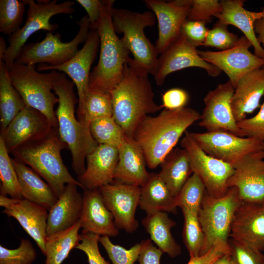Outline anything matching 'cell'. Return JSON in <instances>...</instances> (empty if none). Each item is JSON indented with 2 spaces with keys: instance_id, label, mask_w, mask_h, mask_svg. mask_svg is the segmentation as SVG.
<instances>
[{
  "instance_id": "51",
  "label": "cell",
  "mask_w": 264,
  "mask_h": 264,
  "mask_svg": "<svg viewBox=\"0 0 264 264\" xmlns=\"http://www.w3.org/2000/svg\"><path fill=\"white\" fill-rule=\"evenodd\" d=\"M141 248L138 258L139 264H160L161 257L164 253L154 246L151 240L142 241Z\"/></svg>"
},
{
  "instance_id": "42",
  "label": "cell",
  "mask_w": 264,
  "mask_h": 264,
  "mask_svg": "<svg viewBox=\"0 0 264 264\" xmlns=\"http://www.w3.org/2000/svg\"><path fill=\"white\" fill-rule=\"evenodd\" d=\"M36 257L35 249L28 239H21L19 246L15 249L0 245V264H31Z\"/></svg>"
},
{
  "instance_id": "32",
  "label": "cell",
  "mask_w": 264,
  "mask_h": 264,
  "mask_svg": "<svg viewBox=\"0 0 264 264\" xmlns=\"http://www.w3.org/2000/svg\"><path fill=\"white\" fill-rule=\"evenodd\" d=\"M158 173L172 194L176 197L193 174L187 151L183 148H174L161 164Z\"/></svg>"
},
{
  "instance_id": "44",
  "label": "cell",
  "mask_w": 264,
  "mask_h": 264,
  "mask_svg": "<svg viewBox=\"0 0 264 264\" xmlns=\"http://www.w3.org/2000/svg\"><path fill=\"white\" fill-rule=\"evenodd\" d=\"M230 254L235 264H264V255L242 241L228 240Z\"/></svg>"
},
{
  "instance_id": "16",
  "label": "cell",
  "mask_w": 264,
  "mask_h": 264,
  "mask_svg": "<svg viewBox=\"0 0 264 264\" xmlns=\"http://www.w3.org/2000/svg\"><path fill=\"white\" fill-rule=\"evenodd\" d=\"M197 67L204 69L212 77H217L221 71L204 60L196 48L180 34L158 58L153 75L156 84L162 85L168 75L184 68Z\"/></svg>"
},
{
  "instance_id": "7",
  "label": "cell",
  "mask_w": 264,
  "mask_h": 264,
  "mask_svg": "<svg viewBox=\"0 0 264 264\" xmlns=\"http://www.w3.org/2000/svg\"><path fill=\"white\" fill-rule=\"evenodd\" d=\"M13 86L22 98L26 106L32 108L43 114L55 129H58V121L54 108L59 99L53 93L54 80L57 70L42 73L35 66H28L14 63L7 67Z\"/></svg>"
},
{
  "instance_id": "41",
  "label": "cell",
  "mask_w": 264,
  "mask_h": 264,
  "mask_svg": "<svg viewBox=\"0 0 264 264\" xmlns=\"http://www.w3.org/2000/svg\"><path fill=\"white\" fill-rule=\"evenodd\" d=\"M99 241L105 248L112 264H134L138 260L141 243H138L126 249L113 243L109 236H100Z\"/></svg>"
},
{
  "instance_id": "17",
  "label": "cell",
  "mask_w": 264,
  "mask_h": 264,
  "mask_svg": "<svg viewBox=\"0 0 264 264\" xmlns=\"http://www.w3.org/2000/svg\"><path fill=\"white\" fill-rule=\"evenodd\" d=\"M227 186L237 189L242 202L264 204V151L251 153L238 163Z\"/></svg>"
},
{
  "instance_id": "22",
  "label": "cell",
  "mask_w": 264,
  "mask_h": 264,
  "mask_svg": "<svg viewBox=\"0 0 264 264\" xmlns=\"http://www.w3.org/2000/svg\"><path fill=\"white\" fill-rule=\"evenodd\" d=\"M229 238L264 251V204L242 202L235 213Z\"/></svg>"
},
{
  "instance_id": "45",
  "label": "cell",
  "mask_w": 264,
  "mask_h": 264,
  "mask_svg": "<svg viewBox=\"0 0 264 264\" xmlns=\"http://www.w3.org/2000/svg\"><path fill=\"white\" fill-rule=\"evenodd\" d=\"M220 2L218 0H192L187 19L206 22L221 10Z\"/></svg>"
},
{
  "instance_id": "27",
  "label": "cell",
  "mask_w": 264,
  "mask_h": 264,
  "mask_svg": "<svg viewBox=\"0 0 264 264\" xmlns=\"http://www.w3.org/2000/svg\"><path fill=\"white\" fill-rule=\"evenodd\" d=\"M78 187L73 184H67L63 193L49 210L47 236L66 230L79 220L83 195L78 192Z\"/></svg>"
},
{
  "instance_id": "1",
  "label": "cell",
  "mask_w": 264,
  "mask_h": 264,
  "mask_svg": "<svg viewBox=\"0 0 264 264\" xmlns=\"http://www.w3.org/2000/svg\"><path fill=\"white\" fill-rule=\"evenodd\" d=\"M196 110L184 107L163 109L157 115L146 116L137 127L132 138L141 149L151 169L160 165L188 128L199 120Z\"/></svg>"
},
{
  "instance_id": "35",
  "label": "cell",
  "mask_w": 264,
  "mask_h": 264,
  "mask_svg": "<svg viewBox=\"0 0 264 264\" xmlns=\"http://www.w3.org/2000/svg\"><path fill=\"white\" fill-rule=\"evenodd\" d=\"M78 119L88 130L93 121L113 116V107L110 92L89 88L82 105L77 110Z\"/></svg>"
},
{
  "instance_id": "36",
  "label": "cell",
  "mask_w": 264,
  "mask_h": 264,
  "mask_svg": "<svg viewBox=\"0 0 264 264\" xmlns=\"http://www.w3.org/2000/svg\"><path fill=\"white\" fill-rule=\"evenodd\" d=\"M4 140L0 136V195H9L13 198H23L18 176Z\"/></svg>"
},
{
  "instance_id": "49",
  "label": "cell",
  "mask_w": 264,
  "mask_h": 264,
  "mask_svg": "<svg viewBox=\"0 0 264 264\" xmlns=\"http://www.w3.org/2000/svg\"><path fill=\"white\" fill-rule=\"evenodd\" d=\"M230 253L228 242L218 240L204 254L191 257L187 264H212L224 254Z\"/></svg>"
},
{
  "instance_id": "28",
  "label": "cell",
  "mask_w": 264,
  "mask_h": 264,
  "mask_svg": "<svg viewBox=\"0 0 264 264\" xmlns=\"http://www.w3.org/2000/svg\"><path fill=\"white\" fill-rule=\"evenodd\" d=\"M221 10L215 15L222 24L232 25L239 28L250 42L254 54L264 59V48L259 43L254 30L256 21L264 17V10L253 12L245 9L242 0H220Z\"/></svg>"
},
{
  "instance_id": "50",
  "label": "cell",
  "mask_w": 264,
  "mask_h": 264,
  "mask_svg": "<svg viewBox=\"0 0 264 264\" xmlns=\"http://www.w3.org/2000/svg\"><path fill=\"white\" fill-rule=\"evenodd\" d=\"M189 99V95L184 89L178 88H172L162 94L161 106L164 109L178 110L185 107Z\"/></svg>"
},
{
  "instance_id": "20",
  "label": "cell",
  "mask_w": 264,
  "mask_h": 264,
  "mask_svg": "<svg viewBox=\"0 0 264 264\" xmlns=\"http://www.w3.org/2000/svg\"><path fill=\"white\" fill-rule=\"evenodd\" d=\"M54 128L48 119L38 110L25 106L0 133L8 152L39 139Z\"/></svg>"
},
{
  "instance_id": "48",
  "label": "cell",
  "mask_w": 264,
  "mask_h": 264,
  "mask_svg": "<svg viewBox=\"0 0 264 264\" xmlns=\"http://www.w3.org/2000/svg\"><path fill=\"white\" fill-rule=\"evenodd\" d=\"M246 136L255 138L264 143V101L258 113L254 116L237 122Z\"/></svg>"
},
{
  "instance_id": "4",
  "label": "cell",
  "mask_w": 264,
  "mask_h": 264,
  "mask_svg": "<svg viewBox=\"0 0 264 264\" xmlns=\"http://www.w3.org/2000/svg\"><path fill=\"white\" fill-rule=\"evenodd\" d=\"M114 0H102L96 30L100 39V55L90 72L89 88L110 92L121 80L124 68L130 59V51L113 28L111 11Z\"/></svg>"
},
{
  "instance_id": "29",
  "label": "cell",
  "mask_w": 264,
  "mask_h": 264,
  "mask_svg": "<svg viewBox=\"0 0 264 264\" xmlns=\"http://www.w3.org/2000/svg\"><path fill=\"white\" fill-rule=\"evenodd\" d=\"M23 198L34 202L47 211L58 198L47 182L32 169L16 158H12Z\"/></svg>"
},
{
  "instance_id": "26",
  "label": "cell",
  "mask_w": 264,
  "mask_h": 264,
  "mask_svg": "<svg viewBox=\"0 0 264 264\" xmlns=\"http://www.w3.org/2000/svg\"><path fill=\"white\" fill-rule=\"evenodd\" d=\"M264 96V66L255 69L240 79L231 99L233 115L238 122L260 106Z\"/></svg>"
},
{
  "instance_id": "31",
  "label": "cell",
  "mask_w": 264,
  "mask_h": 264,
  "mask_svg": "<svg viewBox=\"0 0 264 264\" xmlns=\"http://www.w3.org/2000/svg\"><path fill=\"white\" fill-rule=\"evenodd\" d=\"M142 224L153 242L163 253L175 258L181 253V248L172 236L171 228L175 221L165 212L147 214Z\"/></svg>"
},
{
  "instance_id": "25",
  "label": "cell",
  "mask_w": 264,
  "mask_h": 264,
  "mask_svg": "<svg viewBox=\"0 0 264 264\" xmlns=\"http://www.w3.org/2000/svg\"><path fill=\"white\" fill-rule=\"evenodd\" d=\"M118 149L114 181L142 187L151 173L146 169L143 153L132 137L126 136Z\"/></svg>"
},
{
  "instance_id": "47",
  "label": "cell",
  "mask_w": 264,
  "mask_h": 264,
  "mask_svg": "<svg viewBox=\"0 0 264 264\" xmlns=\"http://www.w3.org/2000/svg\"><path fill=\"white\" fill-rule=\"evenodd\" d=\"M205 25L204 22L186 19L181 26L180 34L189 44L197 48L202 45L206 39L209 29Z\"/></svg>"
},
{
  "instance_id": "6",
  "label": "cell",
  "mask_w": 264,
  "mask_h": 264,
  "mask_svg": "<svg viewBox=\"0 0 264 264\" xmlns=\"http://www.w3.org/2000/svg\"><path fill=\"white\" fill-rule=\"evenodd\" d=\"M111 18L115 32L123 34L121 39L132 54L133 60L153 76L158 54L155 45L146 36L144 29L154 24V14L151 11L137 12L113 7Z\"/></svg>"
},
{
  "instance_id": "52",
  "label": "cell",
  "mask_w": 264,
  "mask_h": 264,
  "mask_svg": "<svg viewBox=\"0 0 264 264\" xmlns=\"http://www.w3.org/2000/svg\"><path fill=\"white\" fill-rule=\"evenodd\" d=\"M86 11L90 23V30H95L100 19L102 0H76Z\"/></svg>"
},
{
  "instance_id": "19",
  "label": "cell",
  "mask_w": 264,
  "mask_h": 264,
  "mask_svg": "<svg viewBox=\"0 0 264 264\" xmlns=\"http://www.w3.org/2000/svg\"><path fill=\"white\" fill-rule=\"evenodd\" d=\"M99 47L100 39L97 30H90L82 48L69 61L55 66L39 64L36 69L38 71L58 70L68 75L77 88L79 107L89 89L90 70Z\"/></svg>"
},
{
  "instance_id": "46",
  "label": "cell",
  "mask_w": 264,
  "mask_h": 264,
  "mask_svg": "<svg viewBox=\"0 0 264 264\" xmlns=\"http://www.w3.org/2000/svg\"><path fill=\"white\" fill-rule=\"evenodd\" d=\"M100 236L90 232L81 233L75 247L85 253L88 264H110L101 255L98 247Z\"/></svg>"
},
{
  "instance_id": "38",
  "label": "cell",
  "mask_w": 264,
  "mask_h": 264,
  "mask_svg": "<svg viewBox=\"0 0 264 264\" xmlns=\"http://www.w3.org/2000/svg\"><path fill=\"white\" fill-rule=\"evenodd\" d=\"M184 217L183 239L190 258L200 255L204 235L198 215L185 208H181Z\"/></svg>"
},
{
  "instance_id": "14",
  "label": "cell",
  "mask_w": 264,
  "mask_h": 264,
  "mask_svg": "<svg viewBox=\"0 0 264 264\" xmlns=\"http://www.w3.org/2000/svg\"><path fill=\"white\" fill-rule=\"evenodd\" d=\"M250 42L242 36L235 46L220 51L198 50L206 62L223 71L235 88L241 78L247 73L264 66V59L252 54L249 50Z\"/></svg>"
},
{
  "instance_id": "21",
  "label": "cell",
  "mask_w": 264,
  "mask_h": 264,
  "mask_svg": "<svg viewBox=\"0 0 264 264\" xmlns=\"http://www.w3.org/2000/svg\"><path fill=\"white\" fill-rule=\"evenodd\" d=\"M2 213L15 218L35 241L41 251L45 253L47 210L25 198L17 199L0 195Z\"/></svg>"
},
{
  "instance_id": "56",
  "label": "cell",
  "mask_w": 264,
  "mask_h": 264,
  "mask_svg": "<svg viewBox=\"0 0 264 264\" xmlns=\"http://www.w3.org/2000/svg\"><path fill=\"white\" fill-rule=\"evenodd\" d=\"M262 150L264 151V143H263V144Z\"/></svg>"
},
{
  "instance_id": "34",
  "label": "cell",
  "mask_w": 264,
  "mask_h": 264,
  "mask_svg": "<svg viewBox=\"0 0 264 264\" xmlns=\"http://www.w3.org/2000/svg\"><path fill=\"white\" fill-rule=\"evenodd\" d=\"M81 228L79 220L70 228L47 236L45 247V264H61L70 251L79 243V231Z\"/></svg>"
},
{
  "instance_id": "2",
  "label": "cell",
  "mask_w": 264,
  "mask_h": 264,
  "mask_svg": "<svg viewBox=\"0 0 264 264\" xmlns=\"http://www.w3.org/2000/svg\"><path fill=\"white\" fill-rule=\"evenodd\" d=\"M148 72L131 58L125 64L122 77L110 92L113 116L126 136L132 138L141 121L162 108L154 100Z\"/></svg>"
},
{
  "instance_id": "10",
  "label": "cell",
  "mask_w": 264,
  "mask_h": 264,
  "mask_svg": "<svg viewBox=\"0 0 264 264\" xmlns=\"http://www.w3.org/2000/svg\"><path fill=\"white\" fill-rule=\"evenodd\" d=\"M242 202L235 187L229 188L224 196L219 198L205 191L198 214L204 235L200 255L205 253L218 240L228 242L232 222Z\"/></svg>"
},
{
  "instance_id": "23",
  "label": "cell",
  "mask_w": 264,
  "mask_h": 264,
  "mask_svg": "<svg viewBox=\"0 0 264 264\" xmlns=\"http://www.w3.org/2000/svg\"><path fill=\"white\" fill-rule=\"evenodd\" d=\"M118 159V148L99 144L86 157V169L78 177L84 190L99 189L114 181Z\"/></svg>"
},
{
  "instance_id": "5",
  "label": "cell",
  "mask_w": 264,
  "mask_h": 264,
  "mask_svg": "<svg viewBox=\"0 0 264 264\" xmlns=\"http://www.w3.org/2000/svg\"><path fill=\"white\" fill-rule=\"evenodd\" d=\"M67 147L61 140L58 129L53 128L45 136L19 148L12 154L15 158L30 167L50 186L57 198L67 184L83 188L69 173L63 161L61 152Z\"/></svg>"
},
{
  "instance_id": "12",
  "label": "cell",
  "mask_w": 264,
  "mask_h": 264,
  "mask_svg": "<svg viewBox=\"0 0 264 264\" xmlns=\"http://www.w3.org/2000/svg\"><path fill=\"white\" fill-rule=\"evenodd\" d=\"M192 138L208 155L234 168L247 155L262 150L263 142L223 131L190 132Z\"/></svg>"
},
{
  "instance_id": "30",
  "label": "cell",
  "mask_w": 264,
  "mask_h": 264,
  "mask_svg": "<svg viewBox=\"0 0 264 264\" xmlns=\"http://www.w3.org/2000/svg\"><path fill=\"white\" fill-rule=\"evenodd\" d=\"M139 206L147 214L157 212L176 213V198L172 194L158 173H151L141 187Z\"/></svg>"
},
{
  "instance_id": "39",
  "label": "cell",
  "mask_w": 264,
  "mask_h": 264,
  "mask_svg": "<svg viewBox=\"0 0 264 264\" xmlns=\"http://www.w3.org/2000/svg\"><path fill=\"white\" fill-rule=\"evenodd\" d=\"M205 191L202 180L193 173L176 197L177 206L187 208L198 215Z\"/></svg>"
},
{
  "instance_id": "37",
  "label": "cell",
  "mask_w": 264,
  "mask_h": 264,
  "mask_svg": "<svg viewBox=\"0 0 264 264\" xmlns=\"http://www.w3.org/2000/svg\"><path fill=\"white\" fill-rule=\"evenodd\" d=\"M91 136L98 144L118 148L126 135L113 116L105 117L92 121L89 125Z\"/></svg>"
},
{
  "instance_id": "33",
  "label": "cell",
  "mask_w": 264,
  "mask_h": 264,
  "mask_svg": "<svg viewBox=\"0 0 264 264\" xmlns=\"http://www.w3.org/2000/svg\"><path fill=\"white\" fill-rule=\"evenodd\" d=\"M26 106L12 85L3 60H0V129L3 132L11 121Z\"/></svg>"
},
{
  "instance_id": "53",
  "label": "cell",
  "mask_w": 264,
  "mask_h": 264,
  "mask_svg": "<svg viewBox=\"0 0 264 264\" xmlns=\"http://www.w3.org/2000/svg\"><path fill=\"white\" fill-rule=\"evenodd\" d=\"M254 30L259 43L264 46V17L255 22Z\"/></svg>"
},
{
  "instance_id": "24",
  "label": "cell",
  "mask_w": 264,
  "mask_h": 264,
  "mask_svg": "<svg viewBox=\"0 0 264 264\" xmlns=\"http://www.w3.org/2000/svg\"><path fill=\"white\" fill-rule=\"evenodd\" d=\"M82 233L114 237L119 233L113 217L105 205L99 189L85 190L79 219Z\"/></svg>"
},
{
  "instance_id": "13",
  "label": "cell",
  "mask_w": 264,
  "mask_h": 264,
  "mask_svg": "<svg viewBox=\"0 0 264 264\" xmlns=\"http://www.w3.org/2000/svg\"><path fill=\"white\" fill-rule=\"evenodd\" d=\"M235 88L228 81L220 84L205 96L204 108L200 114L198 125L206 132L223 131L245 137L239 128L231 107Z\"/></svg>"
},
{
  "instance_id": "43",
  "label": "cell",
  "mask_w": 264,
  "mask_h": 264,
  "mask_svg": "<svg viewBox=\"0 0 264 264\" xmlns=\"http://www.w3.org/2000/svg\"><path fill=\"white\" fill-rule=\"evenodd\" d=\"M239 38L230 32L227 25L218 21L209 30L203 46L213 47L222 50H227L236 45Z\"/></svg>"
},
{
  "instance_id": "9",
  "label": "cell",
  "mask_w": 264,
  "mask_h": 264,
  "mask_svg": "<svg viewBox=\"0 0 264 264\" xmlns=\"http://www.w3.org/2000/svg\"><path fill=\"white\" fill-rule=\"evenodd\" d=\"M77 23L79 31L68 42H63L61 35L48 32L41 42L25 45L15 63L28 66L47 64L51 66L62 65L72 59L79 50V45L85 43L90 31V23L87 15Z\"/></svg>"
},
{
  "instance_id": "3",
  "label": "cell",
  "mask_w": 264,
  "mask_h": 264,
  "mask_svg": "<svg viewBox=\"0 0 264 264\" xmlns=\"http://www.w3.org/2000/svg\"><path fill=\"white\" fill-rule=\"evenodd\" d=\"M73 82L66 74L58 73L53 83V90L59 99L56 115L58 130L61 140L69 149L72 167L78 177L86 169L87 155L98 146L90 132L75 115L78 100L74 91Z\"/></svg>"
},
{
  "instance_id": "54",
  "label": "cell",
  "mask_w": 264,
  "mask_h": 264,
  "mask_svg": "<svg viewBox=\"0 0 264 264\" xmlns=\"http://www.w3.org/2000/svg\"><path fill=\"white\" fill-rule=\"evenodd\" d=\"M212 264H235L230 253L224 254L216 260Z\"/></svg>"
},
{
  "instance_id": "40",
  "label": "cell",
  "mask_w": 264,
  "mask_h": 264,
  "mask_svg": "<svg viewBox=\"0 0 264 264\" xmlns=\"http://www.w3.org/2000/svg\"><path fill=\"white\" fill-rule=\"evenodd\" d=\"M23 0H0V31L9 36L21 28L25 11Z\"/></svg>"
},
{
  "instance_id": "11",
  "label": "cell",
  "mask_w": 264,
  "mask_h": 264,
  "mask_svg": "<svg viewBox=\"0 0 264 264\" xmlns=\"http://www.w3.org/2000/svg\"><path fill=\"white\" fill-rule=\"evenodd\" d=\"M187 152L193 173L196 174L204 184L206 192L219 198L228 190L227 182L234 171L230 164L207 154L187 131L180 142Z\"/></svg>"
},
{
  "instance_id": "15",
  "label": "cell",
  "mask_w": 264,
  "mask_h": 264,
  "mask_svg": "<svg viewBox=\"0 0 264 264\" xmlns=\"http://www.w3.org/2000/svg\"><path fill=\"white\" fill-rule=\"evenodd\" d=\"M99 189L116 227L128 233L136 231L138 222L135 215L139 204L141 187L114 181Z\"/></svg>"
},
{
  "instance_id": "8",
  "label": "cell",
  "mask_w": 264,
  "mask_h": 264,
  "mask_svg": "<svg viewBox=\"0 0 264 264\" xmlns=\"http://www.w3.org/2000/svg\"><path fill=\"white\" fill-rule=\"evenodd\" d=\"M23 1L28 5L27 18L23 26L9 36L7 40L8 45L1 60L7 67L15 63L26 42L32 34L41 30L53 32L58 28L57 24L50 22L52 16L60 14L71 15L75 11V2L71 0L61 3H58L57 0Z\"/></svg>"
},
{
  "instance_id": "55",
  "label": "cell",
  "mask_w": 264,
  "mask_h": 264,
  "mask_svg": "<svg viewBox=\"0 0 264 264\" xmlns=\"http://www.w3.org/2000/svg\"><path fill=\"white\" fill-rule=\"evenodd\" d=\"M7 46L6 42L3 37L0 38V60H1L4 55Z\"/></svg>"
},
{
  "instance_id": "18",
  "label": "cell",
  "mask_w": 264,
  "mask_h": 264,
  "mask_svg": "<svg viewBox=\"0 0 264 264\" xmlns=\"http://www.w3.org/2000/svg\"><path fill=\"white\" fill-rule=\"evenodd\" d=\"M144 1L157 21L158 33L155 47L157 54H161L180 35L181 26L187 18L192 0Z\"/></svg>"
}]
</instances>
